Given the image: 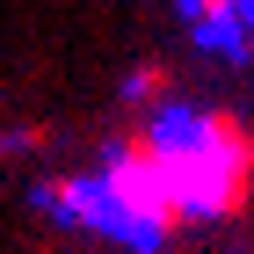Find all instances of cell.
Here are the masks:
<instances>
[{"instance_id": "obj_3", "label": "cell", "mask_w": 254, "mask_h": 254, "mask_svg": "<svg viewBox=\"0 0 254 254\" xmlns=\"http://www.w3.org/2000/svg\"><path fill=\"white\" fill-rule=\"evenodd\" d=\"M182 138H196V145H211V153H247L254 160V131L240 117H225V109H196V117H175Z\"/></svg>"}, {"instance_id": "obj_1", "label": "cell", "mask_w": 254, "mask_h": 254, "mask_svg": "<svg viewBox=\"0 0 254 254\" xmlns=\"http://www.w3.org/2000/svg\"><path fill=\"white\" fill-rule=\"evenodd\" d=\"M167 138H175V189L189 196L196 225H218V218H240L254 203V160L247 153H211V145H196L182 138V124L167 117Z\"/></svg>"}, {"instance_id": "obj_5", "label": "cell", "mask_w": 254, "mask_h": 254, "mask_svg": "<svg viewBox=\"0 0 254 254\" xmlns=\"http://www.w3.org/2000/svg\"><path fill=\"white\" fill-rule=\"evenodd\" d=\"M247 22H254V0H247Z\"/></svg>"}, {"instance_id": "obj_6", "label": "cell", "mask_w": 254, "mask_h": 254, "mask_svg": "<svg viewBox=\"0 0 254 254\" xmlns=\"http://www.w3.org/2000/svg\"><path fill=\"white\" fill-rule=\"evenodd\" d=\"M247 254H254V247H247Z\"/></svg>"}, {"instance_id": "obj_4", "label": "cell", "mask_w": 254, "mask_h": 254, "mask_svg": "<svg viewBox=\"0 0 254 254\" xmlns=\"http://www.w3.org/2000/svg\"><path fill=\"white\" fill-rule=\"evenodd\" d=\"M167 87H175L167 59H145V65H131V80H124V102H131V109H153V102H167Z\"/></svg>"}, {"instance_id": "obj_2", "label": "cell", "mask_w": 254, "mask_h": 254, "mask_svg": "<svg viewBox=\"0 0 254 254\" xmlns=\"http://www.w3.org/2000/svg\"><path fill=\"white\" fill-rule=\"evenodd\" d=\"M37 203L51 218H65V225H87V233H117V203H109V189L102 182H80V175H51L37 189Z\"/></svg>"}]
</instances>
